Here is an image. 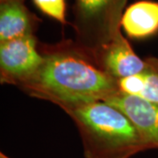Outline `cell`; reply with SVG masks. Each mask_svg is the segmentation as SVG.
Here are the masks:
<instances>
[{
	"label": "cell",
	"mask_w": 158,
	"mask_h": 158,
	"mask_svg": "<svg viewBox=\"0 0 158 158\" xmlns=\"http://www.w3.org/2000/svg\"><path fill=\"white\" fill-rule=\"evenodd\" d=\"M127 0H75V41L97 54L120 31Z\"/></svg>",
	"instance_id": "obj_3"
},
{
	"label": "cell",
	"mask_w": 158,
	"mask_h": 158,
	"mask_svg": "<svg viewBox=\"0 0 158 158\" xmlns=\"http://www.w3.org/2000/svg\"><path fill=\"white\" fill-rule=\"evenodd\" d=\"M25 0H0V2H21L24 3Z\"/></svg>",
	"instance_id": "obj_11"
},
{
	"label": "cell",
	"mask_w": 158,
	"mask_h": 158,
	"mask_svg": "<svg viewBox=\"0 0 158 158\" xmlns=\"http://www.w3.org/2000/svg\"><path fill=\"white\" fill-rule=\"evenodd\" d=\"M145 62L142 72L118 80V90L158 105V59L148 57Z\"/></svg>",
	"instance_id": "obj_9"
},
{
	"label": "cell",
	"mask_w": 158,
	"mask_h": 158,
	"mask_svg": "<svg viewBox=\"0 0 158 158\" xmlns=\"http://www.w3.org/2000/svg\"><path fill=\"white\" fill-rule=\"evenodd\" d=\"M129 118L143 141L146 150L158 149V105L138 97L118 92L106 101Z\"/></svg>",
	"instance_id": "obj_5"
},
{
	"label": "cell",
	"mask_w": 158,
	"mask_h": 158,
	"mask_svg": "<svg viewBox=\"0 0 158 158\" xmlns=\"http://www.w3.org/2000/svg\"><path fill=\"white\" fill-rule=\"evenodd\" d=\"M40 19L21 2H1L0 43L33 35Z\"/></svg>",
	"instance_id": "obj_7"
},
{
	"label": "cell",
	"mask_w": 158,
	"mask_h": 158,
	"mask_svg": "<svg viewBox=\"0 0 158 158\" xmlns=\"http://www.w3.org/2000/svg\"><path fill=\"white\" fill-rule=\"evenodd\" d=\"M0 158H11L9 157V156H7L6 154H4V153H0Z\"/></svg>",
	"instance_id": "obj_12"
},
{
	"label": "cell",
	"mask_w": 158,
	"mask_h": 158,
	"mask_svg": "<svg viewBox=\"0 0 158 158\" xmlns=\"http://www.w3.org/2000/svg\"><path fill=\"white\" fill-rule=\"evenodd\" d=\"M62 110L78 130L85 158H132L146 151L129 118L106 102L79 104Z\"/></svg>",
	"instance_id": "obj_2"
},
{
	"label": "cell",
	"mask_w": 158,
	"mask_h": 158,
	"mask_svg": "<svg viewBox=\"0 0 158 158\" xmlns=\"http://www.w3.org/2000/svg\"><path fill=\"white\" fill-rule=\"evenodd\" d=\"M34 34L0 43V82L17 85L34 74L43 56Z\"/></svg>",
	"instance_id": "obj_4"
},
{
	"label": "cell",
	"mask_w": 158,
	"mask_h": 158,
	"mask_svg": "<svg viewBox=\"0 0 158 158\" xmlns=\"http://www.w3.org/2000/svg\"><path fill=\"white\" fill-rule=\"evenodd\" d=\"M95 55L104 70L116 80L141 73L146 67L145 60L136 55L121 31Z\"/></svg>",
	"instance_id": "obj_6"
},
{
	"label": "cell",
	"mask_w": 158,
	"mask_h": 158,
	"mask_svg": "<svg viewBox=\"0 0 158 158\" xmlns=\"http://www.w3.org/2000/svg\"><path fill=\"white\" fill-rule=\"evenodd\" d=\"M43 61L30 77L17 84L29 96L60 108L106 101L119 92L118 80L102 68L96 55L75 40L39 44Z\"/></svg>",
	"instance_id": "obj_1"
},
{
	"label": "cell",
	"mask_w": 158,
	"mask_h": 158,
	"mask_svg": "<svg viewBox=\"0 0 158 158\" xmlns=\"http://www.w3.org/2000/svg\"><path fill=\"white\" fill-rule=\"evenodd\" d=\"M121 27L134 39H143L158 32V3L148 0L136 2L124 11Z\"/></svg>",
	"instance_id": "obj_8"
},
{
	"label": "cell",
	"mask_w": 158,
	"mask_h": 158,
	"mask_svg": "<svg viewBox=\"0 0 158 158\" xmlns=\"http://www.w3.org/2000/svg\"><path fill=\"white\" fill-rule=\"evenodd\" d=\"M41 12L47 16L65 25L66 21V3L65 0H33Z\"/></svg>",
	"instance_id": "obj_10"
}]
</instances>
